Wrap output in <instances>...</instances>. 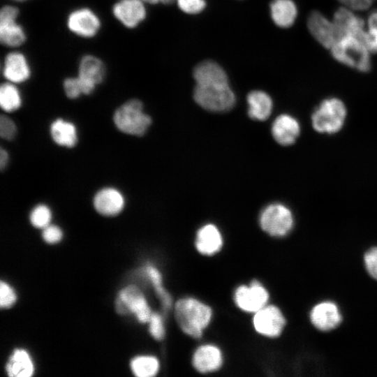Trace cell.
Listing matches in <instances>:
<instances>
[{
	"label": "cell",
	"instance_id": "1",
	"mask_svg": "<svg viewBox=\"0 0 377 377\" xmlns=\"http://www.w3.org/2000/svg\"><path fill=\"white\" fill-rule=\"evenodd\" d=\"M212 315L211 308L195 298H182L175 304V316L179 327L194 338L201 337Z\"/></svg>",
	"mask_w": 377,
	"mask_h": 377
},
{
	"label": "cell",
	"instance_id": "2",
	"mask_svg": "<svg viewBox=\"0 0 377 377\" xmlns=\"http://www.w3.org/2000/svg\"><path fill=\"white\" fill-rule=\"evenodd\" d=\"M115 126L122 133L135 135H143L151 124V117L143 111L142 103L132 98L121 104L113 115Z\"/></svg>",
	"mask_w": 377,
	"mask_h": 377
},
{
	"label": "cell",
	"instance_id": "3",
	"mask_svg": "<svg viewBox=\"0 0 377 377\" xmlns=\"http://www.w3.org/2000/svg\"><path fill=\"white\" fill-rule=\"evenodd\" d=\"M332 55L339 62L361 72L371 69L370 52L355 36L340 38L330 48Z\"/></svg>",
	"mask_w": 377,
	"mask_h": 377
},
{
	"label": "cell",
	"instance_id": "4",
	"mask_svg": "<svg viewBox=\"0 0 377 377\" xmlns=\"http://www.w3.org/2000/svg\"><path fill=\"white\" fill-rule=\"evenodd\" d=\"M346 117L344 103L337 98L323 101L311 116L312 126L319 133L332 134L341 130Z\"/></svg>",
	"mask_w": 377,
	"mask_h": 377
},
{
	"label": "cell",
	"instance_id": "5",
	"mask_svg": "<svg viewBox=\"0 0 377 377\" xmlns=\"http://www.w3.org/2000/svg\"><path fill=\"white\" fill-rule=\"evenodd\" d=\"M195 101L212 112H224L231 109L235 96L228 84L214 85L196 84L193 91Z\"/></svg>",
	"mask_w": 377,
	"mask_h": 377
},
{
	"label": "cell",
	"instance_id": "6",
	"mask_svg": "<svg viewBox=\"0 0 377 377\" xmlns=\"http://www.w3.org/2000/svg\"><path fill=\"white\" fill-rule=\"evenodd\" d=\"M19 9L13 5H5L0 10V41L8 47L16 48L27 40V33L18 22Z\"/></svg>",
	"mask_w": 377,
	"mask_h": 377
},
{
	"label": "cell",
	"instance_id": "7",
	"mask_svg": "<svg viewBox=\"0 0 377 377\" xmlns=\"http://www.w3.org/2000/svg\"><path fill=\"white\" fill-rule=\"evenodd\" d=\"M293 216L288 207L280 203L267 206L260 216L262 229L274 237L286 235L293 226Z\"/></svg>",
	"mask_w": 377,
	"mask_h": 377
},
{
	"label": "cell",
	"instance_id": "8",
	"mask_svg": "<svg viewBox=\"0 0 377 377\" xmlns=\"http://www.w3.org/2000/svg\"><path fill=\"white\" fill-rule=\"evenodd\" d=\"M68 30L73 35L85 39L96 36L102 27L98 15L89 7L72 10L66 17Z\"/></svg>",
	"mask_w": 377,
	"mask_h": 377
},
{
	"label": "cell",
	"instance_id": "9",
	"mask_svg": "<svg viewBox=\"0 0 377 377\" xmlns=\"http://www.w3.org/2000/svg\"><path fill=\"white\" fill-rule=\"evenodd\" d=\"M115 308L117 312L121 315L134 313L142 323L149 322L152 313L145 295L140 288L133 285L124 288L119 293Z\"/></svg>",
	"mask_w": 377,
	"mask_h": 377
},
{
	"label": "cell",
	"instance_id": "10",
	"mask_svg": "<svg viewBox=\"0 0 377 377\" xmlns=\"http://www.w3.org/2000/svg\"><path fill=\"white\" fill-rule=\"evenodd\" d=\"M77 76L83 94L89 95L104 81L106 66L98 57L92 54H84L79 61Z\"/></svg>",
	"mask_w": 377,
	"mask_h": 377
},
{
	"label": "cell",
	"instance_id": "11",
	"mask_svg": "<svg viewBox=\"0 0 377 377\" xmlns=\"http://www.w3.org/2000/svg\"><path fill=\"white\" fill-rule=\"evenodd\" d=\"M112 13L121 25L133 29L146 18L145 3L142 0H117L112 5Z\"/></svg>",
	"mask_w": 377,
	"mask_h": 377
},
{
	"label": "cell",
	"instance_id": "12",
	"mask_svg": "<svg viewBox=\"0 0 377 377\" xmlns=\"http://www.w3.org/2000/svg\"><path fill=\"white\" fill-rule=\"evenodd\" d=\"M253 323L256 332L273 338L280 335L285 326L286 320L278 307L265 305L256 312Z\"/></svg>",
	"mask_w": 377,
	"mask_h": 377
},
{
	"label": "cell",
	"instance_id": "13",
	"mask_svg": "<svg viewBox=\"0 0 377 377\" xmlns=\"http://www.w3.org/2000/svg\"><path fill=\"white\" fill-rule=\"evenodd\" d=\"M268 299V292L258 281L250 286H240L235 293L236 304L246 312L256 313L266 305Z\"/></svg>",
	"mask_w": 377,
	"mask_h": 377
},
{
	"label": "cell",
	"instance_id": "14",
	"mask_svg": "<svg viewBox=\"0 0 377 377\" xmlns=\"http://www.w3.org/2000/svg\"><path fill=\"white\" fill-rule=\"evenodd\" d=\"M1 71L7 82L15 84L27 82L31 76V67L28 58L17 50L11 51L5 56Z\"/></svg>",
	"mask_w": 377,
	"mask_h": 377
},
{
	"label": "cell",
	"instance_id": "15",
	"mask_svg": "<svg viewBox=\"0 0 377 377\" xmlns=\"http://www.w3.org/2000/svg\"><path fill=\"white\" fill-rule=\"evenodd\" d=\"M307 27L314 38L323 47L330 49L339 38L333 22L317 10L307 19Z\"/></svg>",
	"mask_w": 377,
	"mask_h": 377
},
{
	"label": "cell",
	"instance_id": "16",
	"mask_svg": "<svg viewBox=\"0 0 377 377\" xmlns=\"http://www.w3.org/2000/svg\"><path fill=\"white\" fill-rule=\"evenodd\" d=\"M93 205L98 214L105 216H113L123 210L125 199L118 189L105 187L96 192L93 199Z\"/></svg>",
	"mask_w": 377,
	"mask_h": 377
},
{
	"label": "cell",
	"instance_id": "17",
	"mask_svg": "<svg viewBox=\"0 0 377 377\" xmlns=\"http://www.w3.org/2000/svg\"><path fill=\"white\" fill-rule=\"evenodd\" d=\"M310 320L318 330L330 331L340 324L341 315L334 302L325 301L313 307L310 312Z\"/></svg>",
	"mask_w": 377,
	"mask_h": 377
},
{
	"label": "cell",
	"instance_id": "18",
	"mask_svg": "<svg viewBox=\"0 0 377 377\" xmlns=\"http://www.w3.org/2000/svg\"><path fill=\"white\" fill-rule=\"evenodd\" d=\"M332 22L339 38L348 36L360 38L364 31L363 20L355 15L348 8L337 9L334 14Z\"/></svg>",
	"mask_w": 377,
	"mask_h": 377
},
{
	"label": "cell",
	"instance_id": "19",
	"mask_svg": "<svg viewBox=\"0 0 377 377\" xmlns=\"http://www.w3.org/2000/svg\"><path fill=\"white\" fill-rule=\"evenodd\" d=\"M300 133L297 120L291 115L283 114L276 118L272 126L274 140L283 146L294 143Z\"/></svg>",
	"mask_w": 377,
	"mask_h": 377
},
{
	"label": "cell",
	"instance_id": "20",
	"mask_svg": "<svg viewBox=\"0 0 377 377\" xmlns=\"http://www.w3.org/2000/svg\"><path fill=\"white\" fill-rule=\"evenodd\" d=\"M192 362L195 369L199 372H212L221 367L222 353L220 349L214 345H202L195 351Z\"/></svg>",
	"mask_w": 377,
	"mask_h": 377
},
{
	"label": "cell",
	"instance_id": "21",
	"mask_svg": "<svg viewBox=\"0 0 377 377\" xmlns=\"http://www.w3.org/2000/svg\"><path fill=\"white\" fill-rule=\"evenodd\" d=\"M196 84L214 85L228 84L227 74L223 68L212 61H204L193 70Z\"/></svg>",
	"mask_w": 377,
	"mask_h": 377
},
{
	"label": "cell",
	"instance_id": "22",
	"mask_svg": "<svg viewBox=\"0 0 377 377\" xmlns=\"http://www.w3.org/2000/svg\"><path fill=\"white\" fill-rule=\"evenodd\" d=\"M223 239L219 229L213 224H207L197 232L195 246L204 255H213L222 247Z\"/></svg>",
	"mask_w": 377,
	"mask_h": 377
},
{
	"label": "cell",
	"instance_id": "23",
	"mask_svg": "<svg viewBox=\"0 0 377 377\" xmlns=\"http://www.w3.org/2000/svg\"><path fill=\"white\" fill-rule=\"evenodd\" d=\"M271 17L281 28L292 26L297 17V9L292 0H273L270 3Z\"/></svg>",
	"mask_w": 377,
	"mask_h": 377
},
{
	"label": "cell",
	"instance_id": "24",
	"mask_svg": "<svg viewBox=\"0 0 377 377\" xmlns=\"http://www.w3.org/2000/svg\"><path fill=\"white\" fill-rule=\"evenodd\" d=\"M50 131L53 141L59 146L71 148L77 142V128L71 121L57 119L51 124Z\"/></svg>",
	"mask_w": 377,
	"mask_h": 377
},
{
	"label": "cell",
	"instance_id": "25",
	"mask_svg": "<svg viewBox=\"0 0 377 377\" xmlns=\"http://www.w3.org/2000/svg\"><path fill=\"white\" fill-rule=\"evenodd\" d=\"M249 104L248 114L255 120L267 119L272 110V101L270 96L263 91H252L247 96Z\"/></svg>",
	"mask_w": 377,
	"mask_h": 377
},
{
	"label": "cell",
	"instance_id": "26",
	"mask_svg": "<svg viewBox=\"0 0 377 377\" xmlns=\"http://www.w3.org/2000/svg\"><path fill=\"white\" fill-rule=\"evenodd\" d=\"M6 369L10 377H30L34 371L33 362L24 349H15L6 364Z\"/></svg>",
	"mask_w": 377,
	"mask_h": 377
},
{
	"label": "cell",
	"instance_id": "27",
	"mask_svg": "<svg viewBox=\"0 0 377 377\" xmlns=\"http://www.w3.org/2000/svg\"><path fill=\"white\" fill-rule=\"evenodd\" d=\"M16 85L6 81L0 87V105L6 112H14L22 105V95Z\"/></svg>",
	"mask_w": 377,
	"mask_h": 377
},
{
	"label": "cell",
	"instance_id": "28",
	"mask_svg": "<svg viewBox=\"0 0 377 377\" xmlns=\"http://www.w3.org/2000/svg\"><path fill=\"white\" fill-rule=\"evenodd\" d=\"M131 369L138 377H152L156 375L159 369L157 358L150 355H141L131 361Z\"/></svg>",
	"mask_w": 377,
	"mask_h": 377
},
{
	"label": "cell",
	"instance_id": "29",
	"mask_svg": "<svg viewBox=\"0 0 377 377\" xmlns=\"http://www.w3.org/2000/svg\"><path fill=\"white\" fill-rule=\"evenodd\" d=\"M145 271L151 280L155 291L159 297L163 306L169 309L172 305V300L166 292L162 284V278L159 271L154 266L149 265L146 267Z\"/></svg>",
	"mask_w": 377,
	"mask_h": 377
},
{
	"label": "cell",
	"instance_id": "30",
	"mask_svg": "<svg viewBox=\"0 0 377 377\" xmlns=\"http://www.w3.org/2000/svg\"><path fill=\"white\" fill-rule=\"evenodd\" d=\"M52 219V212L50 209L43 204L35 206L29 215V220L31 225L37 228H44L48 225Z\"/></svg>",
	"mask_w": 377,
	"mask_h": 377
},
{
	"label": "cell",
	"instance_id": "31",
	"mask_svg": "<svg viewBox=\"0 0 377 377\" xmlns=\"http://www.w3.org/2000/svg\"><path fill=\"white\" fill-rule=\"evenodd\" d=\"M63 89L66 97L70 99H76L83 94L77 76L65 78L63 82Z\"/></svg>",
	"mask_w": 377,
	"mask_h": 377
},
{
	"label": "cell",
	"instance_id": "32",
	"mask_svg": "<svg viewBox=\"0 0 377 377\" xmlns=\"http://www.w3.org/2000/svg\"><path fill=\"white\" fill-rule=\"evenodd\" d=\"M17 134V126L8 116L1 114L0 117V135L6 140H12Z\"/></svg>",
	"mask_w": 377,
	"mask_h": 377
},
{
	"label": "cell",
	"instance_id": "33",
	"mask_svg": "<svg viewBox=\"0 0 377 377\" xmlns=\"http://www.w3.org/2000/svg\"><path fill=\"white\" fill-rule=\"evenodd\" d=\"M149 323V332L152 337L156 340H161L165 334V329L161 316L158 313H152Z\"/></svg>",
	"mask_w": 377,
	"mask_h": 377
},
{
	"label": "cell",
	"instance_id": "34",
	"mask_svg": "<svg viewBox=\"0 0 377 377\" xmlns=\"http://www.w3.org/2000/svg\"><path fill=\"white\" fill-rule=\"evenodd\" d=\"M16 295L13 288L6 282L0 283V306L1 308H9L16 301Z\"/></svg>",
	"mask_w": 377,
	"mask_h": 377
},
{
	"label": "cell",
	"instance_id": "35",
	"mask_svg": "<svg viewBox=\"0 0 377 377\" xmlns=\"http://www.w3.org/2000/svg\"><path fill=\"white\" fill-rule=\"evenodd\" d=\"M179 8L187 14L200 13L206 6L205 0H176Z\"/></svg>",
	"mask_w": 377,
	"mask_h": 377
},
{
	"label": "cell",
	"instance_id": "36",
	"mask_svg": "<svg viewBox=\"0 0 377 377\" xmlns=\"http://www.w3.org/2000/svg\"><path fill=\"white\" fill-rule=\"evenodd\" d=\"M364 263L369 274L377 280V246L370 249L365 253Z\"/></svg>",
	"mask_w": 377,
	"mask_h": 377
},
{
	"label": "cell",
	"instance_id": "37",
	"mask_svg": "<svg viewBox=\"0 0 377 377\" xmlns=\"http://www.w3.org/2000/svg\"><path fill=\"white\" fill-rule=\"evenodd\" d=\"M63 237L61 229L55 225H48L43 228L42 237L48 244L59 242Z\"/></svg>",
	"mask_w": 377,
	"mask_h": 377
},
{
	"label": "cell",
	"instance_id": "38",
	"mask_svg": "<svg viewBox=\"0 0 377 377\" xmlns=\"http://www.w3.org/2000/svg\"><path fill=\"white\" fill-rule=\"evenodd\" d=\"M370 53H377V30L369 28L359 38Z\"/></svg>",
	"mask_w": 377,
	"mask_h": 377
},
{
	"label": "cell",
	"instance_id": "39",
	"mask_svg": "<svg viewBox=\"0 0 377 377\" xmlns=\"http://www.w3.org/2000/svg\"><path fill=\"white\" fill-rule=\"evenodd\" d=\"M345 4L347 8L354 10H363L367 9L373 0H339Z\"/></svg>",
	"mask_w": 377,
	"mask_h": 377
},
{
	"label": "cell",
	"instance_id": "40",
	"mask_svg": "<svg viewBox=\"0 0 377 377\" xmlns=\"http://www.w3.org/2000/svg\"><path fill=\"white\" fill-rule=\"evenodd\" d=\"M9 160L8 153L3 148H1L0 151V168L1 170L6 167Z\"/></svg>",
	"mask_w": 377,
	"mask_h": 377
},
{
	"label": "cell",
	"instance_id": "41",
	"mask_svg": "<svg viewBox=\"0 0 377 377\" xmlns=\"http://www.w3.org/2000/svg\"><path fill=\"white\" fill-rule=\"evenodd\" d=\"M368 24L369 28L377 30V10L372 11L369 15Z\"/></svg>",
	"mask_w": 377,
	"mask_h": 377
},
{
	"label": "cell",
	"instance_id": "42",
	"mask_svg": "<svg viewBox=\"0 0 377 377\" xmlns=\"http://www.w3.org/2000/svg\"><path fill=\"white\" fill-rule=\"evenodd\" d=\"M145 3L157 4L161 3V0H142Z\"/></svg>",
	"mask_w": 377,
	"mask_h": 377
},
{
	"label": "cell",
	"instance_id": "43",
	"mask_svg": "<svg viewBox=\"0 0 377 377\" xmlns=\"http://www.w3.org/2000/svg\"><path fill=\"white\" fill-rule=\"evenodd\" d=\"M174 1L176 0H161V3L164 4H170L172 3Z\"/></svg>",
	"mask_w": 377,
	"mask_h": 377
},
{
	"label": "cell",
	"instance_id": "44",
	"mask_svg": "<svg viewBox=\"0 0 377 377\" xmlns=\"http://www.w3.org/2000/svg\"><path fill=\"white\" fill-rule=\"evenodd\" d=\"M13 1H25L27 0H13Z\"/></svg>",
	"mask_w": 377,
	"mask_h": 377
}]
</instances>
